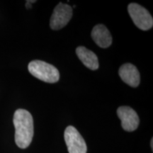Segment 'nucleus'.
I'll list each match as a JSON object with an SVG mask.
<instances>
[{"instance_id":"1","label":"nucleus","mask_w":153,"mask_h":153,"mask_svg":"<svg viewBox=\"0 0 153 153\" xmlns=\"http://www.w3.org/2000/svg\"><path fill=\"white\" fill-rule=\"evenodd\" d=\"M13 122L15 127V142L19 148H27L33 137V119L28 111L19 108L15 111Z\"/></svg>"},{"instance_id":"2","label":"nucleus","mask_w":153,"mask_h":153,"mask_svg":"<svg viewBox=\"0 0 153 153\" xmlns=\"http://www.w3.org/2000/svg\"><path fill=\"white\" fill-rule=\"evenodd\" d=\"M28 71L33 76L47 83H55L60 79L58 70L42 60H33L28 65Z\"/></svg>"},{"instance_id":"3","label":"nucleus","mask_w":153,"mask_h":153,"mask_svg":"<svg viewBox=\"0 0 153 153\" xmlns=\"http://www.w3.org/2000/svg\"><path fill=\"white\" fill-rule=\"evenodd\" d=\"M128 11L133 23L140 29L148 30L152 28V16L142 6L136 3H131L128 6Z\"/></svg>"},{"instance_id":"4","label":"nucleus","mask_w":153,"mask_h":153,"mask_svg":"<svg viewBox=\"0 0 153 153\" xmlns=\"http://www.w3.org/2000/svg\"><path fill=\"white\" fill-rule=\"evenodd\" d=\"M64 137L69 153H87V147L85 140L73 126L66 128Z\"/></svg>"},{"instance_id":"5","label":"nucleus","mask_w":153,"mask_h":153,"mask_svg":"<svg viewBox=\"0 0 153 153\" xmlns=\"http://www.w3.org/2000/svg\"><path fill=\"white\" fill-rule=\"evenodd\" d=\"M72 16V7L67 4L60 2L53 10L50 22V26L53 30H60L68 24Z\"/></svg>"},{"instance_id":"6","label":"nucleus","mask_w":153,"mask_h":153,"mask_svg":"<svg viewBox=\"0 0 153 153\" xmlns=\"http://www.w3.org/2000/svg\"><path fill=\"white\" fill-rule=\"evenodd\" d=\"M118 118L121 120V126L128 132L135 131L138 127L140 119L138 115L129 106H120L117 109Z\"/></svg>"},{"instance_id":"7","label":"nucleus","mask_w":153,"mask_h":153,"mask_svg":"<svg viewBox=\"0 0 153 153\" xmlns=\"http://www.w3.org/2000/svg\"><path fill=\"white\" fill-rule=\"evenodd\" d=\"M118 74L126 84L132 87H137L140 82V75L137 68L131 63H126L120 67Z\"/></svg>"},{"instance_id":"8","label":"nucleus","mask_w":153,"mask_h":153,"mask_svg":"<svg viewBox=\"0 0 153 153\" xmlns=\"http://www.w3.org/2000/svg\"><path fill=\"white\" fill-rule=\"evenodd\" d=\"M91 36L93 41L100 48H107L111 45L112 36L104 25L98 24L95 26L93 28Z\"/></svg>"},{"instance_id":"9","label":"nucleus","mask_w":153,"mask_h":153,"mask_svg":"<svg viewBox=\"0 0 153 153\" xmlns=\"http://www.w3.org/2000/svg\"><path fill=\"white\" fill-rule=\"evenodd\" d=\"M77 57L85 65L91 70L99 68L98 57L94 53L84 46H79L76 48Z\"/></svg>"},{"instance_id":"10","label":"nucleus","mask_w":153,"mask_h":153,"mask_svg":"<svg viewBox=\"0 0 153 153\" xmlns=\"http://www.w3.org/2000/svg\"><path fill=\"white\" fill-rule=\"evenodd\" d=\"M36 2V1H26V7L27 9H30L31 8V4Z\"/></svg>"},{"instance_id":"11","label":"nucleus","mask_w":153,"mask_h":153,"mask_svg":"<svg viewBox=\"0 0 153 153\" xmlns=\"http://www.w3.org/2000/svg\"><path fill=\"white\" fill-rule=\"evenodd\" d=\"M152 142H153V140L152 139V140H151V148H153V146H152V144H153V143H152Z\"/></svg>"}]
</instances>
